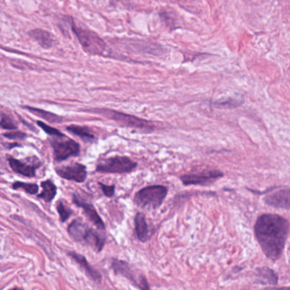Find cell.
<instances>
[{"label": "cell", "instance_id": "cell-1", "mask_svg": "<svg viewBox=\"0 0 290 290\" xmlns=\"http://www.w3.org/2000/svg\"><path fill=\"white\" fill-rule=\"evenodd\" d=\"M289 233V221L278 214H262L255 222V238L265 256L272 262L283 255Z\"/></svg>", "mask_w": 290, "mask_h": 290}, {"label": "cell", "instance_id": "cell-2", "mask_svg": "<svg viewBox=\"0 0 290 290\" xmlns=\"http://www.w3.org/2000/svg\"><path fill=\"white\" fill-rule=\"evenodd\" d=\"M89 112L102 115L123 127L133 128L146 133H152L156 130V126L153 122L148 121L134 115L127 114L112 109H94Z\"/></svg>", "mask_w": 290, "mask_h": 290}, {"label": "cell", "instance_id": "cell-3", "mask_svg": "<svg viewBox=\"0 0 290 290\" xmlns=\"http://www.w3.org/2000/svg\"><path fill=\"white\" fill-rule=\"evenodd\" d=\"M67 232L77 242H85L97 252L102 251L105 245V238L99 233L79 220H74L69 225Z\"/></svg>", "mask_w": 290, "mask_h": 290}, {"label": "cell", "instance_id": "cell-4", "mask_svg": "<svg viewBox=\"0 0 290 290\" xmlns=\"http://www.w3.org/2000/svg\"><path fill=\"white\" fill-rule=\"evenodd\" d=\"M168 188L164 185L146 186L138 191L134 197V203L138 207L146 210H157L163 204Z\"/></svg>", "mask_w": 290, "mask_h": 290}, {"label": "cell", "instance_id": "cell-5", "mask_svg": "<svg viewBox=\"0 0 290 290\" xmlns=\"http://www.w3.org/2000/svg\"><path fill=\"white\" fill-rule=\"evenodd\" d=\"M72 26L83 51L92 55H103L105 54L106 44L97 33L85 27L78 26L74 23H73Z\"/></svg>", "mask_w": 290, "mask_h": 290}, {"label": "cell", "instance_id": "cell-6", "mask_svg": "<svg viewBox=\"0 0 290 290\" xmlns=\"http://www.w3.org/2000/svg\"><path fill=\"white\" fill-rule=\"evenodd\" d=\"M112 268L116 274L121 275L127 278L128 280L130 281L134 287L137 288L138 290H150L149 284L145 275L141 271L134 269L128 262L112 259Z\"/></svg>", "mask_w": 290, "mask_h": 290}, {"label": "cell", "instance_id": "cell-7", "mask_svg": "<svg viewBox=\"0 0 290 290\" xmlns=\"http://www.w3.org/2000/svg\"><path fill=\"white\" fill-rule=\"evenodd\" d=\"M138 163L127 156H114L98 163L96 171L109 174H126L134 171Z\"/></svg>", "mask_w": 290, "mask_h": 290}, {"label": "cell", "instance_id": "cell-8", "mask_svg": "<svg viewBox=\"0 0 290 290\" xmlns=\"http://www.w3.org/2000/svg\"><path fill=\"white\" fill-rule=\"evenodd\" d=\"M223 176V172L218 169H206L200 172L182 175L180 176V180L184 185H208Z\"/></svg>", "mask_w": 290, "mask_h": 290}, {"label": "cell", "instance_id": "cell-9", "mask_svg": "<svg viewBox=\"0 0 290 290\" xmlns=\"http://www.w3.org/2000/svg\"><path fill=\"white\" fill-rule=\"evenodd\" d=\"M51 146L54 152V159L56 161L67 159L69 157L79 153V145L65 135L51 140Z\"/></svg>", "mask_w": 290, "mask_h": 290}, {"label": "cell", "instance_id": "cell-10", "mask_svg": "<svg viewBox=\"0 0 290 290\" xmlns=\"http://www.w3.org/2000/svg\"><path fill=\"white\" fill-rule=\"evenodd\" d=\"M55 171L60 177L69 181L81 183L86 180V167L81 163H72L70 165L60 167Z\"/></svg>", "mask_w": 290, "mask_h": 290}, {"label": "cell", "instance_id": "cell-11", "mask_svg": "<svg viewBox=\"0 0 290 290\" xmlns=\"http://www.w3.org/2000/svg\"><path fill=\"white\" fill-rule=\"evenodd\" d=\"M74 203L76 204L77 206L83 209V212H84L85 215L88 217V219L98 229H105V224L103 222V220H102V218L100 216L99 214L97 213V211H96V209L93 206L92 204L84 201L76 194L74 195Z\"/></svg>", "mask_w": 290, "mask_h": 290}, {"label": "cell", "instance_id": "cell-12", "mask_svg": "<svg viewBox=\"0 0 290 290\" xmlns=\"http://www.w3.org/2000/svg\"><path fill=\"white\" fill-rule=\"evenodd\" d=\"M264 201L265 204L271 207L279 208V209H290V188L281 189L275 191L273 193L267 195Z\"/></svg>", "mask_w": 290, "mask_h": 290}, {"label": "cell", "instance_id": "cell-13", "mask_svg": "<svg viewBox=\"0 0 290 290\" xmlns=\"http://www.w3.org/2000/svg\"><path fill=\"white\" fill-rule=\"evenodd\" d=\"M68 255L74 260V262L79 264L80 267L83 269L89 278H91L93 281L97 282V283H100L102 281V275L89 265V262H87L84 256L76 252H68Z\"/></svg>", "mask_w": 290, "mask_h": 290}, {"label": "cell", "instance_id": "cell-14", "mask_svg": "<svg viewBox=\"0 0 290 290\" xmlns=\"http://www.w3.org/2000/svg\"><path fill=\"white\" fill-rule=\"evenodd\" d=\"M9 163H10V168L12 169L14 172L26 176V177L35 176L36 169L40 166V163L28 164V163H24L20 160L13 158H9Z\"/></svg>", "mask_w": 290, "mask_h": 290}, {"label": "cell", "instance_id": "cell-15", "mask_svg": "<svg viewBox=\"0 0 290 290\" xmlns=\"http://www.w3.org/2000/svg\"><path fill=\"white\" fill-rule=\"evenodd\" d=\"M134 231L140 242H146L150 239V233L145 214L137 213L134 217Z\"/></svg>", "mask_w": 290, "mask_h": 290}, {"label": "cell", "instance_id": "cell-16", "mask_svg": "<svg viewBox=\"0 0 290 290\" xmlns=\"http://www.w3.org/2000/svg\"><path fill=\"white\" fill-rule=\"evenodd\" d=\"M29 36L38 42L44 48H50L54 44V38L51 33L42 29L32 30L31 32H29Z\"/></svg>", "mask_w": 290, "mask_h": 290}, {"label": "cell", "instance_id": "cell-17", "mask_svg": "<svg viewBox=\"0 0 290 290\" xmlns=\"http://www.w3.org/2000/svg\"><path fill=\"white\" fill-rule=\"evenodd\" d=\"M41 186L43 191L40 194L38 195V198H42L47 203L52 201L56 195V191H57L56 185H54L51 180H47L45 182H42Z\"/></svg>", "mask_w": 290, "mask_h": 290}, {"label": "cell", "instance_id": "cell-18", "mask_svg": "<svg viewBox=\"0 0 290 290\" xmlns=\"http://www.w3.org/2000/svg\"><path fill=\"white\" fill-rule=\"evenodd\" d=\"M257 277L261 278V281L263 282V284H278V275L276 274L274 271H272L270 268H258Z\"/></svg>", "mask_w": 290, "mask_h": 290}, {"label": "cell", "instance_id": "cell-19", "mask_svg": "<svg viewBox=\"0 0 290 290\" xmlns=\"http://www.w3.org/2000/svg\"><path fill=\"white\" fill-rule=\"evenodd\" d=\"M67 130L72 134H76L87 141L95 140V135L91 133V131H89L88 128L78 126V125H70L67 128Z\"/></svg>", "mask_w": 290, "mask_h": 290}, {"label": "cell", "instance_id": "cell-20", "mask_svg": "<svg viewBox=\"0 0 290 290\" xmlns=\"http://www.w3.org/2000/svg\"><path fill=\"white\" fill-rule=\"evenodd\" d=\"M26 110H28L29 112H32L33 114L37 115L40 118H44L47 121L51 122V123H59L62 120L61 117H59L58 115L53 114L50 112H46L45 110L42 109L34 108V107H31V106H25Z\"/></svg>", "mask_w": 290, "mask_h": 290}, {"label": "cell", "instance_id": "cell-21", "mask_svg": "<svg viewBox=\"0 0 290 290\" xmlns=\"http://www.w3.org/2000/svg\"><path fill=\"white\" fill-rule=\"evenodd\" d=\"M13 189H23V191L29 194H36L38 191V185L31 184V183H24V182H16L13 184Z\"/></svg>", "mask_w": 290, "mask_h": 290}, {"label": "cell", "instance_id": "cell-22", "mask_svg": "<svg viewBox=\"0 0 290 290\" xmlns=\"http://www.w3.org/2000/svg\"><path fill=\"white\" fill-rule=\"evenodd\" d=\"M56 209H57L58 213L60 214V219L62 222H65L72 214V211L69 208L66 206V204H64L62 200L58 202L56 204Z\"/></svg>", "mask_w": 290, "mask_h": 290}, {"label": "cell", "instance_id": "cell-23", "mask_svg": "<svg viewBox=\"0 0 290 290\" xmlns=\"http://www.w3.org/2000/svg\"><path fill=\"white\" fill-rule=\"evenodd\" d=\"M38 125L39 127L42 128V130H44L47 134H51V135H54L55 137H61V136H63L64 135L62 133H61L60 131H57L56 129L51 127V126H49V125L45 124V123H42V122L38 121Z\"/></svg>", "mask_w": 290, "mask_h": 290}, {"label": "cell", "instance_id": "cell-24", "mask_svg": "<svg viewBox=\"0 0 290 290\" xmlns=\"http://www.w3.org/2000/svg\"><path fill=\"white\" fill-rule=\"evenodd\" d=\"M0 126L5 130H16L17 129L16 123L13 121L12 119L7 115H3L2 117V119L0 120Z\"/></svg>", "mask_w": 290, "mask_h": 290}, {"label": "cell", "instance_id": "cell-25", "mask_svg": "<svg viewBox=\"0 0 290 290\" xmlns=\"http://www.w3.org/2000/svg\"><path fill=\"white\" fill-rule=\"evenodd\" d=\"M99 185H101V187H102L103 193H104L106 197L111 198V197H112V196L114 195L115 185H106L102 184V183H99Z\"/></svg>", "mask_w": 290, "mask_h": 290}, {"label": "cell", "instance_id": "cell-26", "mask_svg": "<svg viewBox=\"0 0 290 290\" xmlns=\"http://www.w3.org/2000/svg\"><path fill=\"white\" fill-rule=\"evenodd\" d=\"M6 138L9 139H12V140H21V139H24L26 137L25 133L21 132V131H13L10 133H6L3 134Z\"/></svg>", "mask_w": 290, "mask_h": 290}, {"label": "cell", "instance_id": "cell-27", "mask_svg": "<svg viewBox=\"0 0 290 290\" xmlns=\"http://www.w3.org/2000/svg\"><path fill=\"white\" fill-rule=\"evenodd\" d=\"M290 290L289 287L284 288H268V289H265V290Z\"/></svg>", "mask_w": 290, "mask_h": 290}, {"label": "cell", "instance_id": "cell-28", "mask_svg": "<svg viewBox=\"0 0 290 290\" xmlns=\"http://www.w3.org/2000/svg\"><path fill=\"white\" fill-rule=\"evenodd\" d=\"M22 290L21 289H18V288H15V289H12V290Z\"/></svg>", "mask_w": 290, "mask_h": 290}]
</instances>
